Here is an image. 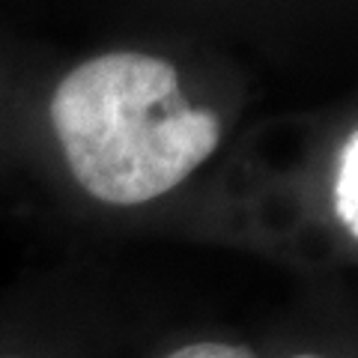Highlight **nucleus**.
Here are the masks:
<instances>
[{
    "instance_id": "1",
    "label": "nucleus",
    "mask_w": 358,
    "mask_h": 358,
    "mask_svg": "<svg viewBox=\"0 0 358 358\" xmlns=\"http://www.w3.org/2000/svg\"><path fill=\"white\" fill-rule=\"evenodd\" d=\"M51 122L78 185L114 206L167 194L221 141L218 117L182 96L173 66L134 51L75 66L51 96Z\"/></svg>"
},
{
    "instance_id": "2",
    "label": "nucleus",
    "mask_w": 358,
    "mask_h": 358,
    "mask_svg": "<svg viewBox=\"0 0 358 358\" xmlns=\"http://www.w3.org/2000/svg\"><path fill=\"white\" fill-rule=\"evenodd\" d=\"M334 212L346 230L358 239V129L346 138L341 159H338V176H334Z\"/></svg>"
},
{
    "instance_id": "3",
    "label": "nucleus",
    "mask_w": 358,
    "mask_h": 358,
    "mask_svg": "<svg viewBox=\"0 0 358 358\" xmlns=\"http://www.w3.org/2000/svg\"><path fill=\"white\" fill-rule=\"evenodd\" d=\"M167 358H257V355L245 350V346H233V343H192L171 352Z\"/></svg>"
},
{
    "instance_id": "4",
    "label": "nucleus",
    "mask_w": 358,
    "mask_h": 358,
    "mask_svg": "<svg viewBox=\"0 0 358 358\" xmlns=\"http://www.w3.org/2000/svg\"><path fill=\"white\" fill-rule=\"evenodd\" d=\"M293 358H322V355H313V352H301V355H293Z\"/></svg>"
}]
</instances>
